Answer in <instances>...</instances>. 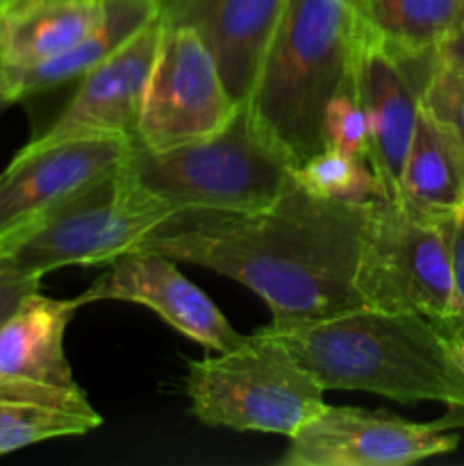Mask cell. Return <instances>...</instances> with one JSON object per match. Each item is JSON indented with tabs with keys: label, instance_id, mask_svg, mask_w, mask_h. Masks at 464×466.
<instances>
[{
	"label": "cell",
	"instance_id": "4fadbf2b",
	"mask_svg": "<svg viewBox=\"0 0 464 466\" xmlns=\"http://www.w3.org/2000/svg\"><path fill=\"white\" fill-rule=\"evenodd\" d=\"M159 32L162 21L157 14L112 57L85 73L64 112L30 139L27 148L96 137H116L136 144L141 100L157 53Z\"/></svg>",
	"mask_w": 464,
	"mask_h": 466
},
{
	"label": "cell",
	"instance_id": "9a60e30c",
	"mask_svg": "<svg viewBox=\"0 0 464 466\" xmlns=\"http://www.w3.org/2000/svg\"><path fill=\"white\" fill-rule=\"evenodd\" d=\"M103 417L80 387L30 378H0V455L55 437L96 431Z\"/></svg>",
	"mask_w": 464,
	"mask_h": 466
},
{
	"label": "cell",
	"instance_id": "cb8c5ba5",
	"mask_svg": "<svg viewBox=\"0 0 464 466\" xmlns=\"http://www.w3.org/2000/svg\"><path fill=\"white\" fill-rule=\"evenodd\" d=\"M39 282L41 278L27 276L0 258V326L27 294L39 289Z\"/></svg>",
	"mask_w": 464,
	"mask_h": 466
},
{
	"label": "cell",
	"instance_id": "9c48e42d",
	"mask_svg": "<svg viewBox=\"0 0 464 466\" xmlns=\"http://www.w3.org/2000/svg\"><path fill=\"white\" fill-rule=\"evenodd\" d=\"M437 71V50H391L362 35L358 25L353 85L367 114V162L376 173L382 198L398 196L400 173L421 112L423 94Z\"/></svg>",
	"mask_w": 464,
	"mask_h": 466
},
{
	"label": "cell",
	"instance_id": "4316f807",
	"mask_svg": "<svg viewBox=\"0 0 464 466\" xmlns=\"http://www.w3.org/2000/svg\"><path fill=\"white\" fill-rule=\"evenodd\" d=\"M437 59H439L441 68H446V71L450 73H458V76H464V25H459L455 32H450V35L437 46Z\"/></svg>",
	"mask_w": 464,
	"mask_h": 466
},
{
	"label": "cell",
	"instance_id": "ac0fdd59",
	"mask_svg": "<svg viewBox=\"0 0 464 466\" xmlns=\"http://www.w3.org/2000/svg\"><path fill=\"white\" fill-rule=\"evenodd\" d=\"M155 16H157V0H107L103 23L66 53L30 64V66H5L7 103H18L27 96L77 80L112 57Z\"/></svg>",
	"mask_w": 464,
	"mask_h": 466
},
{
	"label": "cell",
	"instance_id": "8fae6325",
	"mask_svg": "<svg viewBox=\"0 0 464 466\" xmlns=\"http://www.w3.org/2000/svg\"><path fill=\"white\" fill-rule=\"evenodd\" d=\"M132 146V141L116 137H96L18 150L0 173V241L30 228L85 187L118 171Z\"/></svg>",
	"mask_w": 464,
	"mask_h": 466
},
{
	"label": "cell",
	"instance_id": "f1b7e54d",
	"mask_svg": "<svg viewBox=\"0 0 464 466\" xmlns=\"http://www.w3.org/2000/svg\"><path fill=\"white\" fill-rule=\"evenodd\" d=\"M12 5H14V0H0V16H3V14L12 7Z\"/></svg>",
	"mask_w": 464,
	"mask_h": 466
},
{
	"label": "cell",
	"instance_id": "5bb4252c",
	"mask_svg": "<svg viewBox=\"0 0 464 466\" xmlns=\"http://www.w3.org/2000/svg\"><path fill=\"white\" fill-rule=\"evenodd\" d=\"M289 0H157L164 23L198 32L237 105L248 103Z\"/></svg>",
	"mask_w": 464,
	"mask_h": 466
},
{
	"label": "cell",
	"instance_id": "7402d4cb",
	"mask_svg": "<svg viewBox=\"0 0 464 466\" xmlns=\"http://www.w3.org/2000/svg\"><path fill=\"white\" fill-rule=\"evenodd\" d=\"M323 148L339 150L350 157L367 159L368 123L355 85L337 91L323 112Z\"/></svg>",
	"mask_w": 464,
	"mask_h": 466
},
{
	"label": "cell",
	"instance_id": "6da1fadb",
	"mask_svg": "<svg viewBox=\"0 0 464 466\" xmlns=\"http://www.w3.org/2000/svg\"><path fill=\"white\" fill-rule=\"evenodd\" d=\"M368 205L317 198L294 180L259 212L176 214L136 248L241 282L285 330L367 308L355 268Z\"/></svg>",
	"mask_w": 464,
	"mask_h": 466
},
{
	"label": "cell",
	"instance_id": "44dd1931",
	"mask_svg": "<svg viewBox=\"0 0 464 466\" xmlns=\"http://www.w3.org/2000/svg\"><path fill=\"white\" fill-rule=\"evenodd\" d=\"M294 180L312 196L335 203L367 205L380 196L367 159L323 148L294 168Z\"/></svg>",
	"mask_w": 464,
	"mask_h": 466
},
{
	"label": "cell",
	"instance_id": "603a6c76",
	"mask_svg": "<svg viewBox=\"0 0 464 466\" xmlns=\"http://www.w3.org/2000/svg\"><path fill=\"white\" fill-rule=\"evenodd\" d=\"M421 105L446 123L464 146V76L439 66L423 94Z\"/></svg>",
	"mask_w": 464,
	"mask_h": 466
},
{
	"label": "cell",
	"instance_id": "d4e9b609",
	"mask_svg": "<svg viewBox=\"0 0 464 466\" xmlns=\"http://www.w3.org/2000/svg\"><path fill=\"white\" fill-rule=\"evenodd\" d=\"M437 328L450 344L458 362L464 367V319L437 321ZM432 426L439 428V431H464V408H446L444 417L435 419Z\"/></svg>",
	"mask_w": 464,
	"mask_h": 466
},
{
	"label": "cell",
	"instance_id": "7c38bea8",
	"mask_svg": "<svg viewBox=\"0 0 464 466\" xmlns=\"http://www.w3.org/2000/svg\"><path fill=\"white\" fill-rule=\"evenodd\" d=\"M76 300L80 308L100 300L144 305L182 337L214 353H226L246 341V335L227 323L214 300L182 276L176 259L153 250L135 248L123 253Z\"/></svg>",
	"mask_w": 464,
	"mask_h": 466
},
{
	"label": "cell",
	"instance_id": "52a82bcc",
	"mask_svg": "<svg viewBox=\"0 0 464 466\" xmlns=\"http://www.w3.org/2000/svg\"><path fill=\"white\" fill-rule=\"evenodd\" d=\"M446 221L400 198L371 200L355 268L367 308L417 312L435 323L462 317Z\"/></svg>",
	"mask_w": 464,
	"mask_h": 466
},
{
	"label": "cell",
	"instance_id": "ba28073f",
	"mask_svg": "<svg viewBox=\"0 0 464 466\" xmlns=\"http://www.w3.org/2000/svg\"><path fill=\"white\" fill-rule=\"evenodd\" d=\"M237 107L198 32L162 21L141 100L136 144L166 150L203 139L226 127Z\"/></svg>",
	"mask_w": 464,
	"mask_h": 466
},
{
	"label": "cell",
	"instance_id": "8992f818",
	"mask_svg": "<svg viewBox=\"0 0 464 466\" xmlns=\"http://www.w3.org/2000/svg\"><path fill=\"white\" fill-rule=\"evenodd\" d=\"M173 217L168 205L127 180L118 168L0 241V258L35 278L62 267L109 264L135 250Z\"/></svg>",
	"mask_w": 464,
	"mask_h": 466
},
{
	"label": "cell",
	"instance_id": "d6986e66",
	"mask_svg": "<svg viewBox=\"0 0 464 466\" xmlns=\"http://www.w3.org/2000/svg\"><path fill=\"white\" fill-rule=\"evenodd\" d=\"M396 198L441 221L464 208V146L453 130L423 105Z\"/></svg>",
	"mask_w": 464,
	"mask_h": 466
},
{
	"label": "cell",
	"instance_id": "277c9868",
	"mask_svg": "<svg viewBox=\"0 0 464 466\" xmlns=\"http://www.w3.org/2000/svg\"><path fill=\"white\" fill-rule=\"evenodd\" d=\"M121 173L176 214H250L294 182V162L241 103L226 127L203 139L150 150L135 144Z\"/></svg>",
	"mask_w": 464,
	"mask_h": 466
},
{
	"label": "cell",
	"instance_id": "30bf717a",
	"mask_svg": "<svg viewBox=\"0 0 464 466\" xmlns=\"http://www.w3.org/2000/svg\"><path fill=\"white\" fill-rule=\"evenodd\" d=\"M459 437L378 410L326 405L289 437L282 466H405L453 453Z\"/></svg>",
	"mask_w": 464,
	"mask_h": 466
},
{
	"label": "cell",
	"instance_id": "484cf974",
	"mask_svg": "<svg viewBox=\"0 0 464 466\" xmlns=\"http://www.w3.org/2000/svg\"><path fill=\"white\" fill-rule=\"evenodd\" d=\"M446 230H449V244H450V258H453V273H455V287H458L459 309H462L464 319V208L455 212L453 217L446 221Z\"/></svg>",
	"mask_w": 464,
	"mask_h": 466
},
{
	"label": "cell",
	"instance_id": "7a4b0ae2",
	"mask_svg": "<svg viewBox=\"0 0 464 466\" xmlns=\"http://www.w3.org/2000/svg\"><path fill=\"white\" fill-rule=\"evenodd\" d=\"M264 330L326 391L358 390L398 403L464 408V367L423 314L359 308L308 326Z\"/></svg>",
	"mask_w": 464,
	"mask_h": 466
},
{
	"label": "cell",
	"instance_id": "5b68a950",
	"mask_svg": "<svg viewBox=\"0 0 464 466\" xmlns=\"http://www.w3.org/2000/svg\"><path fill=\"white\" fill-rule=\"evenodd\" d=\"M191 414L205 426L291 437L323 408V387L259 328L237 349L187 362Z\"/></svg>",
	"mask_w": 464,
	"mask_h": 466
},
{
	"label": "cell",
	"instance_id": "ffe728a7",
	"mask_svg": "<svg viewBox=\"0 0 464 466\" xmlns=\"http://www.w3.org/2000/svg\"><path fill=\"white\" fill-rule=\"evenodd\" d=\"M362 35L400 53H428L464 25V0H355Z\"/></svg>",
	"mask_w": 464,
	"mask_h": 466
},
{
	"label": "cell",
	"instance_id": "2e32d148",
	"mask_svg": "<svg viewBox=\"0 0 464 466\" xmlns=\"http://www.w3.org/2000/svg\"><path fill=\"white\" fill-rule=\"evenodd\" d=\"M80 308L76 299L27 294L0 326V378H30L76 387L64 353V335Z\"/></svg>",
	"mask_w": 464,
	"mask_h": 466
},
{
	"label": "cell",
	"instance_id": "83f0119b",
	"mask_svg": "<svg viewBox=\"0 0 464 466\" xmlns=\"http://www.w3.org/2000/svg\"><path fill=\"white\" fill-rule=\"evenodd\" d=\"M7 103V96H5V64L3 57H0V107H5Z\"/></svg>",
	"mask_w": 464,
	"mask_h": 466
},
{
	"label": "cell",
	"instance_id": "e0dca14e",
	"mask_svg": "<svg viewBox=\"0 0 464 466\" xmlns=\"http://www.w3.org/2000/svg\"><path fill=\"white\" fill-rule=\"evenodd\" d=\"M107 0H14L0 16L5 66H30L66 53L103 23Z\"/></svg>",
	"mask_w": 464,
	"mask_h": 466
},
{
	"label": "cell",
	"instance_id": "3957f363",
	"mask_svg": "<svg viewBox=\"0 0 464 466\" xmlns=\"http://www.w3.org/2000/svg\"><path fill=\"white\" fill-rule=\"evenodd\" d=\"M355 0H289L248 105L294 168L323 150V112L353 85Z\"/></svg>",
	"mask_w": 464,
	"mask_h": 466
}]
</instances>
